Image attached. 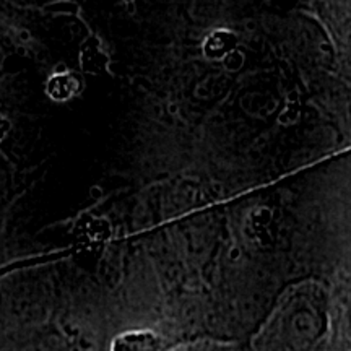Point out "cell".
Returning a JSON list of instances; mask_svg holds the SVG:
<instances>
[{"instance_id":"cell-1","label":"cell","mask_w":351,"mask_h":351,"mask_svg":"<svg viewBox=\"0 0 351 351\" xmlns=\"http://www.w3.org/2000/svg\"><path fill=\"white\" fill-rule=\"evenodd\" d=\"M158 341L152 333H127L114 343V351H156Z\"/></svg>"}]
</instances>
